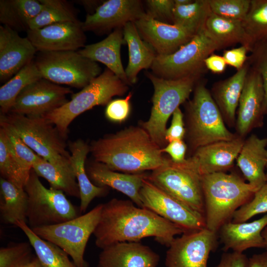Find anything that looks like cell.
<instances>
[{
  "mask_svg": "<svg viewBox=\"0 0 267 267\" xmlns=\"http://www.w3.org/2000/svg\"><path fill=\"white\" fill-rule=\"evenodd\" d=\"M265 92L262 77L253 67L249 69L240 96L235 124V134L245 139L264 122Z\"/></svg>",
  "mask_w": 267,
  "mask_h": 267,
  "instance_id": "18",
  "label": "cell"
},
{
  "mask_svg": "<svg viewBox=\"0 0 267 267\" xmlns=\"http://www.w3.org/2000/svg\"><path fill=\"white\" fill-rule=\"evenodd\" d=\"M103 204L73 219L51 225L31 228L42 239L64 251L77 267H89L84 259L87 242L99 222Z\"/></svg>",
  "mask_w": 267,
  "mask_h": 267,
  "instance_id": "12",
  "label": "cell"
},
{
  "mask_svg": "<svg viewBox=\"0 0 267 267\" xmlns=\"http://www.w3.org/2000/svg\"><path fill=\"white\" fill-rule=\"evenodd\" d=\"M187 145L183 140H175L169 142L161 149L162 153L165 152L169 155L170 158L175 162H183L185 158Z\"/></svg>",
  "mask_w": 267,
  "mask_h": 267,
  "instance_id": "49",
  "label": "cell"
},
{
  "mask_svg": "<svg viewBox=\"0 0 267 267\" xmlns=\"http://www.w3.org/2000/svg\"><path fill=\"white\" fill-rule=\"evenodd\" d=\"M147 178L155 185L205 216L201 176L192 156L176 163L166 157L164 164Z\"/></svg>",
  "mask_w": 267,
  "mask_h": 267,
  "instance_id": "8",
  "label": "cell"
},
{
  "mask_svg": "<svg viewBox=\"0 0 267 267\" xmlns=\"http://www.w3.org/2000/svg\"><path fill=\"white\" fill-rule=\"evenodd\" d=\"M186 113L185 135L193 153L200 147L237 135L227 129L211 92L203 84L196 85Z\"/></svg>",
  "mask_w": 267,
  "mask_h": 267,
  "instance_id": "4",
  "label": "cell"
},
{
  "mask_svg": "<svg viewBox=\"0 0 267 267\" xmlns=\"http://www.w3.org/2000/svg\"><path fill=\"white\" fill-rule=\"evenodd\" d=\"M160 257L138 242L111 244L100 252L97 267H157Z\"/></svg>",
  "mask_w": 267,
  "mask_h": 267,
  "instance_id": "21",
  "label": "cell"
},
{
  "mask_svg": "<svg viewBox=\"0 0 267 267\" xmlns=\"http://www.w3.org/2000/svg\"><path fill=\"white\" fill-rule=\"evenodd\" d=\"M248 49L244 46L225 50L222 57L227 64L229 65L237 70L240 69L244 65L247 57V53Z\"/></svg>",
  "mask_w": 267,
  "mask_h": 267,
  "instance_id": "48",
  "label": "cell"
},
{
  "mask_svg": "<svg viewBox=\"0 0 267 267\" xmlns=\"http://www.w3.org/2000/svg\"><path fill=\"white\" fill-rule=\"evenodd\" d=\"M244 140L237 135L231 140L215 142L197 149L191 156L200 175L225 172L232 168Z\"/></svg>",
  "mask_w": 267,
  "mask_h": 267,
  "instance_id": "22",
  "label": "cell"
},
{
  "mask_svg": "<svg viewBox=\"0 0 267 267\" xmlns=\"http://www.w3.org/2000/svg\"><path fill=\"white\" fill-rule=\"evenodd\" d=\"M77 3L83 6L85 9L88 12V14H93L96 9L104 1L102 0H76Z\"/></svg>",
  "mask_w": 267,
  "mask_h": 267,
  "instance_id": "53",
  "label": "cell"
},
{
  "mask_svg": "<svg viewBox=\"0 0 267 267\" xmlns=\"http://www.w3.org/2000/svg\"><path fill=\"white\" fill-rule=\"evenodd\" d=\"M41 78L43 77L34 60L3 85L0 88V114L9 113L20 92Z\"/></svg>",
  "mask_w": 267,
  "mask_h": 267,
  "instance_id": "35",
  "label": "cell"
},
{
  "mask_svg": "<svg viewBox=\"0 0 267 267\" xmlns=\"http://www.w3.org/2000/svg\"><path fill=\"white\" fill-rule=\"evenodd\" d=\"M206 228L218 232L235 212L253 197L257 190L235 173H215L201 176Z\"/></svg>",
  "mask_w": 267,
  "mask_h": 267,
  "instance_id": "3",
  "label": "cell"
},
{
  "mask_svg": "<svg viewBox=\"0 0 267 267\" xmlns=\"http://www.w3.org/2000/svg\"><path fill=\"white\" fill-rule=\"evenodd\" d=\"M43 8L30 22L29 29H36L60 22H79L77 9L65 0H39Z\"/></svg>",
  "mask_w": 267,
  "mask_h": 267,
  "instance_id": "36",
  "label": "cell"
},
{
  "mask_svg": "<svg viewBox=\"0 0 267 267\" xmlns=\"http://www.w3.org/2000/svg\"><path fill=\"white\" fill-rule=\"evenodd\" d=\"M22 267H44L41 262L37 257H34L33 259L27 264Z\"/></svg>",
  "mask_w": 267,
  "mask_h": 267,
  "instance_id": "54",
  "label": "cell"
},
{
  "mask_svg": "<svg viewBox=\"0 0 267 267\" xmlns=\"http://www.w3.org/2000/svg\"><path fill=\"white\" fill-rule=\"evenodd\" d=\"M246 267H267V251L249 258Z\"/></svg>",
  "mask_w": 267,
  "mask_h": 267,
  "instance_id": "52",
  "label": "cell"
},
{
  "mask_svg": "<svg viewBox=\"0 0 267 267\" xmlns=\"http://www.w3.org/2000/svg\"><path fill=\"white\" fill-rule=\"evenodd\" d=\"M204 30L221 48L240 44L249 51L253 49L252 41L239 21L226 19L212 12L205 22Z\"/></svg>",
  "mask_w": 267,
  "mask_h": 267,
  "instance_id": "30",
  "label": "cell"
},
{
  "mask_svg": "<svg viewBox=\"0 0 267 267\" xmlns=\"http://www.w3.org/2000/svg\"><path fill=\"white\" fill-rule=\"evenodd\" d=\"M211 12L208 0H196L183 5L175 4L173 24L197 34L204 28Z\"/></svg>",
  "mask_w": 267,
  "mask_h": 267,
  "instance_id": "37",
  "label": "cell"
},
{
  "mask_svg": "<svg viewBox=\"0 0 267 267\" xmlns=\"http://www.w3.org/2000/svg\"><path fill=\"white\" fill-rule=\"evenodd\" d=\"M86 170L94 185L116 189L129 197L137 206L143 208L140 190L143 180L148 175L146 174L119 173L95 161L88 164Z\"/></svg>",
  "mask_w": 267,
  "mask_h": 267,
  "instance_id": "23",
  "label": "cell"
},
{
  "mask_svg": "<svg viewBox=\"0 0 267 267\" xmlns=\"http://www.w3.org/2000/svg\"><path fill=\"white\" fill-rule=\"evenodd\" d=\"M0 118L8 123L37 155L58 167L72 168L65 139L55 126L43 117L9 112Z\"/></svg>",
  "mask_w": 267,
  "mask_h": 267,
  "instance_id": "7",
  "label": "cell"
},
{
  "mask_svg": "<svg viewBox=\"0 0 267 267\" xmlns=\"http://www.w3.org/2000/svg\"><path fill=\"white\" fill-rule=\"evenodd\" d=\"M143 208L175 224L185 232L206 228L205 216L161 190L146 178L140 190Z\"/></svg>",
  "mask_w": 267,
  "mask_h": 267,
  "instance_id": "13",
  "label": "cell"
},
{
  "mask_svg": "<svg viewBox=\"0 0 267 267\" xmlns=\"http://www.w3.org/2000/svg\"><path fill=\"white\" fill-rule=\"evenodd\" d=\"M28 205V197L24 188L0 177V215L2 221L14 225L18 221L27 223Z\"/></svg>",
  "mask_w": 267,
  "mask_h": 267,
  "instance_id": "31",
  "label": "cell"
},
{
  "mask_svg": "<svg viewBox=\"0 0 267 267\" xmlns=\"http://www.w3.org/2000/svg\"><path fill=\"white\" fill-rule=\"evenodd\" d=\"M34 61L43 78L77 88H84L102 73L97 62L78 51L38 52Z\"/></svg>",
  "mask_w": 267,
  "mask_h": 267,
  "instance_id": "10",
  "label": "cell"
},
{
  "mask_svg": "<svg viewBox=\"0 0 267 267\" xmlns=\"http://www.w3.org/2000/svg\"><path fill=\"white\" fill-rule=\"evenodd\" d=\"M242 23L253 48L267 41V0H251L248 13Z\"/></svg>",
  "mask_w": 267,
  "mask_h": 267,
  "instance_id": "38",
  "label": "cell"
},
{
  "mask_svg": "<svg viewBox=\"0 0 267 267\" xmlns=\"http://www.w3.org/2000/svg\"><path fill=\"white\" fill-rule=\"evenodd\" d=\"M26 235L36 255L44 267H77L68 255L56 245L36 235L27 223L18 221L15 224Z\"/></svg>",
  "mask_w": 267,
  "mask_h": 267,
  "instance_id": "33",
  "label": "cell"
},
{
  "mask_svg": "<svg viewBox=\"0 0 267 267\" xmlns=\"http://www.w3.org/2000/svg\"><path fill=\"white\" fill-rule=\"evenodd\" d=\"M71 152L70 161L78 182L80 194V212H85L91 201L102 197L108 192V187L94 185L89 178L86 170L87 156L90 152L89 146L83 140L71 141L68 145Z\"/></svg>",
  "mask_w": 267,
  "mask_h": 267,
  "instance_id": "28",
  "label": "cell"
},
{
  "mask_svg": "<svg viewBox=\"0 0 267 267\" xmlns=\"http://www.w3.org/2000/svg\"><path fill=\"white\" fill-rule=\"evenodd\" d=\"M0 173L1 178L24 188L29 175L22 170L9 145L3 130L0 128Z\"/></svg>",
  "mask_w": 267,
  "mask_h": 267,
  "instance_id": "39",
  "label": "cell"
},
{
  "mask_svg": "<svg viewBox=\"0 0 267 267\" xmlns=\"http://www.w3.org/2000/svg\"><path fill=\"white\" fill-rule=\"evenodd\" d=\"M145 14L140 0H105L93 14H87L81 26L85 32L102 35L123 28L128 22H134Z\"/></svg>",
  "mask_w": 267,
  "mask_h": 267,
  "instance_id": "16",
  "label": "cell"
},
{
  "mask_svg": "<svg viewBox=\"0 0 267 267\" xmlns=\"http://www.w3.org/2000/svg\"><path fill=\"white\" fill-rule=\"evenodd\" d=\"M123 34L129 50V62L125 73L131 85L136 83L141 70L151 68L157 53L142 39L134 22H128L124 26Z\"/></svg>",
  "mask_w": 267,
  "mask_h": 267,
  "instance_id": "29",
  "label": "cell"
},
{
  "mask_svg": "<svg viewBox=\"0 0 267 267\" xmlns=\"http://www.w3.org/2000/svg\"><path fill=\"white\" fill-rule=\"evenodd\" d=\"M89 147L95 161L113 171L128 174L153 171L162 165L166 158L140 126H131L92 141Z\"/></svg>",
  "mask_w": 267,
  "mask_h": 267,
  "instance_id": "2",
  "label": "cell"
},
{
  "mask_svg": "<svg viewBox=\"0 0 267 267\" xmlns=\"http://www.w3.org/2000/svg\"><path fill=\"white\" fill-rule=\"evenodd\" d=\"M267 226V214L251 222L234 223L229 221L219 229L222 250L243 253L251 248H266L262 232Z\"/></svg>",
  "mask_w": 267,
  "mask_h": 267,
  "instance_id": "24",
  "label": "cell"
},
{
  "mask_svg": "<svg viewBox=\"0 0 267 267\" xmlns=\"http://www.w3.org/2000/svg\"><path fill=\"white\" fill-rule=\"evenodd\" d=\"M205 67L215 73H221L225 69L226 63L222 56L212 53L204 60Z\"/></svg>",
  "mask_w": 267,
  "mask_h": 267,
  "instance_id": "51",
  "label": "cell"
},
{
  "mask_svg": "<svg viewBox=\"0 0 267 267\" xmlns=\"http://www.w3.org/2000/svg\"><path fill=\"white\" fill-rule=\"evenodd\" d=\"M26 32L38 52L77 51L85 46L87 40L81 21L56 23Z\"/></svg>",
  "mask_w": 267,
  "mask_h": 267,
  "instance_id": "17",
  "label": "cell"
},
{
  "mask_svg": "<svg viewBox=\"0 0 267 267\" xmlns=\"http://www.w3.org/2000/svg\"><path fill=\"white\" fill-rule=\"evenodd\" d=\"M266 181L267 182V167H266Z\"/></svg>",
  "mask_w": 267,
  "mask_h": 267,
  "instance_id": "57",
  "label": "cell"
},
{
  "mask_svg": "<svg viewBox=\"0 0 267 267\" xmlns=\"http://www.w3.org/2000/svg\"><path fill=\"white\" fill-rule=\"evenodd\" d=\"M146 75L152 83L154 90L150 118L147 121L141 122L140 126L162 149L168 144L165 134L168 119L188 98L199 77L169 80L150 72H147Z\"/></svg>",
  "mask_w": 267,
  "mask_h": 267,
  "instance_id": "6",
  "label": "cell"
},
{
  "mask_svg": "<svg viewBox=\"0 0 267 267\" xmlns=\"http://www.w3.org/2000/svg\"><path fill=\"white\" fill-rule=\"evenodd\" d=\"M128 85L106 68L81 90L73 93L70 100L44 115L66 138L68 127L79 115L97 105H107L115 96H122Z\"/></svg>",
  "mask_w": 267,
  "mask_h": 267,
  "instance_id": "5",
  "label": "cell"
},
{
  "mask_svg": "<svg viewBox=\"0 0 267 267\" xmlns=\"http://www.w3.org/2000/svg\"><path fill=\"white\" fill-rule=\"evenodd\" d=\"M249 65L245 64L231 77L215 84L211 95L227 126L235 127L236 109L244 87Z\"/></svg>",
  "mask_w": 267,
  "mask_h": 267,
  "instance_id": "27",
  "label": "cell"
},
{
  "mask_svg": "<svg viewBox=\"0 0 267 267\" xmlns=\"http://www.w3.org/2000/svg\"><path fill=\"white\" fill-rule=\"evenodd\" d=\"M30 243L20 242L0 249V267H22L34 257Z\"/></svg>",
  "mask_w": 267,
  "mask_h": 267,
  "instance_id": "42",
  "label": "cell"
},
{
  "mask_svg": "<svg viewBox=\"0 0 267 267\" xmlns=\"http://www.w3.org/2000/svg\"><path fill=\"white\" fill-rule=\"evenodd\" d=\"M37 52L27 37L16 31L0 26V81H8L22 68L33 61Z\"/></svg>",
  "mask_w": 267,
  "mask_h": 267,
  "instance_id": "20",
  "label": "cell"
},
{
  "mask_svg": "<svg viewBox=\"0 0 267 267\" xmlns=\"http://www.w3.org/2000/svg\"><path fill=\"white\" fill-rule=\"evenodd\" d=\"M262 236L265 240L266 248L267 251V226H266L262 232Z\"/></svg>",
  "mask_w": 267,
  "mask_h": 267,
  "instance_id": "56",
  "label": "cell"
},
{
  "mask_svg": "<svg viewBox=\"0 0 267 267\" xmlns=\"http://www.w3.org/2000/svg\"><path fill=\"white\" fill-rule=\"evenodd\" d=\"M212 12L220 17L243 21L247 16L251 0H208Z\"/></svg>",
  "mask_w": 267,
  "mask_h": 267,
  "instance_id": "41",
  "label": "cell"
},
{
  "mask_svg": "<svg viewBox=\"0 0 267 267\" xmlns=\"http://www.w3.org/2000/svg\"><path fill=\"white\" fill-rule=\"evenodd\" d=\"M220 48L203 29L173 53L157 54L150 68L155 75L165 79L200 77L205 59Z\"/></svg>",
  "mask_w": 267,
  "mask_h": 267,
  "instance_id": "9",
  "label": "cell"
},
{
  "mask_svg": "<svg viewBox=\"0 0 267 267\" xmlns=\"http://www.w3.org/2000/svg\"><path fill=\"white\" fill-rule=\"evenodd\" d=\"M175 4L178 5L188 4L193 1L191 0H174Z\"/></svg>",
  "mask_w": 267,
  "mask_h": 267,
  "instance_id": "55",
  "label": "cell"
},
{
  "mask_svg": "<svg viewBox=\"0 0 267 267\" xmlns=\"http://www.w3.org/2000/svg\"><path fill=\"white\" fill-rule=\"evenodd\" d=\"M131 200L113 198L103 204L99 222L93 232L95 245L103 248L121 242H139L153 237L169 247L175 236L183 234L180 228Z\"/></svg>",
  "mask_w": 267,
  "mask_h": 267,
  "instance_id": "1",
  "label": "cell"
},
{
  "mask_svg": "<svg viewBox=\"0 0 267 267\" xmlns=\"http://www.w3.org/2000/svg\"><path fill=\"white\" fill-rule=\"evenodd\" d=\"M266 114H267V113H266Z\"/></svg>",
  "mask_w": 267,
  "mask_h": 267,
  "instance_id": "58",
  "label": "cell"
},
{
  "mask_svg": "<svg viewBox=\"0 0 267 267\" xmlns=\"http://www.w3.org/2000/svg\"><path fill=\"white\" fill-rule=\"evenodd\" d=\"M132 93L129 92L124 99L111 100L106 105L105 110L106 118L116 123H121L128 117L130 112V99Z\"/></svg>",
  "mask_w": 267,
  "mask_h": 267,
  "instance_id": "46",
  "label": "cell"
},
{
  "mask_svg": "<svg viewBox=\"0 0 267 267\" xmlns=\"http://www.w3.org/2000/svg\"><path fill=\"white\" fill-rule=\"evenodd\" d=\"M43 8L39 0H0V22L17 32H27Z\"/></svg>",
  "mask_w": 267,
  "mask_h": 267,
  "instance_id": "32",
  "label": "cell"
},
{
  "mask_svg": "<svg viewBox=\"0 0 267 267\" xmlns=\"http://www.w3.org/2000/svg\"><path fill=\"white\" fill-rule=\"evenodd\" d=\"M24 188L28 197L27 224L31 228L60 223L79 216L64 193L45 187L33 169Z\"/></svg>",
  "mask_w": 267,
  "mask_h": 267,
  "instance_id": "11",
  "label": "cell"
},
{
  "mask_svg": "<svg viewBox=\"0 0 267 267\" xmlns=\"http://www.w3.org/2000/svg\"><path fill=\"white\" fill-rule=\"evenodd\" d=\"M146 13L160 22L173 24L174 0H147Z\"/></svg>",
  "mask_w": 267,
  "mask_h": 267,
  "instance_id": "44",
  "label": "cell"
},
{
  "mask_svg": "<svg viewBox=\"0 0 267 267\" xmlns=\"http://www.w3.org/2000/svg\"><path fill=\"white\" fill-rule=\"evenodd\" d=\"M39 177L45 179L50 188L62 191L68 195L80 198V190L73 168L53 165L41 157L33 168Z\"/></svg>",
  "mask_w": 267,
  "mask_h": 267,
  "instance_id": "34",
  "label": "cell"
},
{
  "mask_svg": "<svg viewBox=\"0 0 267 267\" xmlns=\"http://www.w3.org/2000/svg\"><path fill=\"white\" fill-rule=\"evenodd\" d=\"M134 23L142 39L158 55L173 53L196 34L181 26L158 21L146 13Z\"/></svg>",
  "mask_w": 267,
  "mask_h": 267,
  "instance_id": "19",
  "label": "cell"
},
{
  "mask_svg": "<svg viewBox=\"0 0 267 267\" xmlns=\"http://www.w3.org/2000/svg\"><path fill=\"white\" fill-rule=\"evenodd\" d=\"M248 259L243 253H224L216 267H246Z\"/></svg>",
  "mask_w": 267,
  "mask_h": 267,
  "instance_id": "50",
  "label": "cell"
},
{
  "mask_svg": "<svg viewBox=\"0 0 267 267\" xmlns=\"http://www.w3.org/2000/svg\"><path fill=\"white\" fill-rule=\"evenodd\" d=\"M125 43L123 28H117L103 40L85 45L78 51L85 57L106 65L108 69L129 86L130 84L121 58V47Z\"/></svg>",
  "mask_w": 267,
  "mask_h": 267,
  "instance_id": "26",
  "label": "cell"
},
{
  "mask_svg": "<svg viewBox=\"0 0 267 267\" xmlns=\"http://www.w3.org/2000/svg\"><path fill=\"white\" fill-rule=\"evenodd\" d=\"M267 213V182L258 189L253 198L234 213L232 222H246L254 216Z\"/></svg>",
  "mask_w": 267,
  "mask_h": 267,
  "instance_id": "43",
  "label": "cell"
},
{
  "mask_svg": "<svg viewBox=\"0 0 267 267\" xmlns=\"http://www.w3.org/2000/svg\"><path fill=\"white\" fill-rule=\"evenodd\" d=\"M217 232L207 228L182 234L168 247L167 267H207L211 252L218 247Z\"/></svg>",
  "mask_w": 267,
  "mask_h": 267,
  "instance_id": "14",
  "label": "cell"
},
{
  "mask_svg": "<svg viewBox=\"0 0 267 267\" xmlns=\"http://www.w3.org/2000/svg\"><path fill=\"white\" fill-rule=\"evenodd\" d=\"M236 161L245 179L257 191L267 183V138L254 134L246 138Z\"/></svg>",
  "mask_w": 267,
  "mask_h": 267,
  "instance_id": "25",
  "label": "cell"
},
{
  "mask_svg": "<svg viewBox=\"0 0 267 267\" xmlns=\"http://www.w3.org/2000/svg\"><path fill=\"white\" fill-rule=\"evenodd\" d=\"M172 115L171 126L167 129L165 134V139L168 143L182 140L186 134L183 115L179 107L175 111Z\"/></svg>",
  "mask_w": 267,
  "mask_h": 267,
  "instance_id": "47",
  "label": "cell"
},
{
  "mask_svg": "<svg viewBox=\"0 0 267 267\" xmlns=\"http://www.w3.org/2000/svg\"><path fill=\"white\" fill-rule=\"evenodd\" d=\"M0 126L7 137L11 150L23 171L30 175L34 164L41 157L35 153L21 139L13 128L0 118Z\"/></svg>",
  "mask_w": 267,
  "mask_h": 267,
  "instance_id": "40",
  "label": "cell"
},
{
  "mask_svg": "<svg viewBox=\"0 0 267 267\" xmlns=\"http://www.w3.org/2000/svg\"><path fill=\"white\" fill-rule=\"evenodd\" d=\"M72 92L69 88L41 78L20 92L10 112L29 117H43L68 101L67 95Z\"/></svg>",
  "mask_w": 267,
  "mask_h": 267,
  "instance_id": "15",
  "label": "cell"
},
{
  "mask_svg": "<svg viewBox=\"0 0 267 267\" xmlns=\"http://www.w3.org/2000/svg\"><path fill=\"white\" fill-rule=\"evenodd\" d=\"M253 68L261 75L264 89V111L267 112V41L256 44L252 51Z\"/></svg>",
  "mask_w": 267,
  "mask_h": 267,
  "instance_id": "45",
  "label": "cell"
}]
</instances>
